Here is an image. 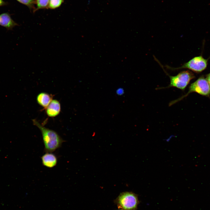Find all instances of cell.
I'll return each instance as SVG.
<instances>
[{
  "instance_id": "6da1fadb",
  "label": "cell",
  "mask_w": 210,
  "mask_h": 210,
  "mask_svg": "<svg viewBox=\"0 0 210 210\" xmlns=\"http://www.w3.org/2000/svg\"><path fill=\"white\" fill-rule=\"evenodd\" d=\"M32 122L41 132L46 153L55 151L65 141L56 132L45 127L36 119H33Z\"/></svg>"
},
{
  "instance_id": "7a4b0ae2",
  "label": "cell",
  "mask_w": 210,
  "mask_h": 210,
  "mask_svg": "<svg viewBox=\"0 0 210 210\" xmlns=\"http://www.w3.org/2000/svg\"><path fill=\"white\" fill-rule=\"evenodd\" d=\"M193 92L197 93L203 96L210 97V87L207 80L203 76L199 78L190 85L188 91L186 94L171 101L169 103V106H171L180 101L187 96L190 93Z\"/></svg>"
},
{
  "instance_id": "3957f363",
  "label": "cell",
  "mask_w": 210,
  "mask_h": 210,
  "mask_svg": "<svg viewBox=\"0 0 210 210\" xmlns=\"http://www.w3.org/2000/svg\"><path fill=\"white\" fill-rule=\"evenodd\" d=\"M114 202L119 209L123 210H136L139 203L137 195L129 192L121 193Z\"/></svg>"
},
{
  "instance_id": "277c9868",
  "label": "cell",
  "mask_w": 210,
  "mask_h": 210,
  "mask_svg": "<svg viewBox=\"0 0 210 210\" xmlns=\"http://www.w3.org/2000/svg\"><path fill=\"white\" fill-rule=\"evenodd\" d=\"M163 69L169 76L170 83L168 86L160 88L174 87L183 91L190 81L195 77L194 74L188 70L181 71L175 76H171L167 73Z\"/></svg>"
},
{
  "instance_id": "5b68a950",
  "label": "cell",
  "mask_w": 210,
  "mask_h": 210,
  "mask_svg": "<svg viewBox=\"0 0 210 210\" xmlns=\"http://www.w3.org/2000/svg\"><path fill=\"white\" fill-rule=\"evenodd\" d=\"M208 59L204 58L202 56L195 57L188 62L184 63L182 66L177 68H173L168 66L166 67L171 70H178L186 69L190 70L197 73H200L204 70L207 67Z\"/></svg>"
},
{
  "instance_id": "8992f818",
  "label": "cell",
  "mask_w": 210,
  "mask_h": 210,
  "mask_svg": "<svg viewBox=\"0 0 210 210\" xmlns=\"http://www.w3.org/2000/svg\"><path fill=\"white\" fill-rule=\"evenodd\" d=\"M61 104L57 100L53 99L51 101L45 109L47 115L50 117L57 116L61 111Z\"/></svg>"
},
{
  "instance_id": "52a82bcc",
  "label": "cell",
  "mask_w": 210,
  "mask_h": 210,
  "mask_svg": "<svg viewBox=\"0 0 210 210\" xmlns=\"http://www.w3.org/2000/svg\"><path fill=\"white\" fill-rule=\"evenodd\" d=\"M0 25L8 30H11L18 24L12 19L10 14L6 12L0 14Z\"/></svg>"
},
{
  "instance_id": "ba28073f",
  "label": "cell",
  "mask_w": 210,
  "mask_h": 210,
  "mask_svg": "<svg viewBox=\"0 0 210 210\" xmlns=\"http://www.w3.org/2000/svg\"><path fill=\"white\" fill-rule=\"evenodd\" d=\"M41 159L43 165L49 168L55 166L57 162V157L51 153H46L42 156Z\"/></svg>"
},
{
  "instance_id": "9c48e42d",
  "label": "cell",
  "mask_w": 210,
  "mask_h": 210,
  "mask_svg": "<svg viewBox=\"0 0 210 210\" xmlns=\"http://www.w3.org/2000/svg\"><path fill=\"white\" fill-rule=\"evenodd\" d=\"M53 95L45 92L38 94L36 97L38 103L45 109L52 100Z\"/></svg>"
},
{
  "instance_id": "30bf717a",
  "label": "cell",
  "mask_w": 210,
  "mask_h": 210,
  "mask_svg": "<svg viewBox=\"0 0 210 210\" xmlns=\"http://www.w3.org/2000/svg\"><path fill=\"white\" fill-rule=\"evenodd\" d=\"M50 0H36V8L34 12L37 10L48 7Z\"/></svg>"
},
{
  "instance_id": "8fae6325",
  "label": "cell",
  "mask_w": 210,
  "mask_h": 210,
  "mask_svg": "<svg viewBox=\"0 0 210 210\" xmlns=\"http://www.w3.org/2000/svg\"><path fill=\"white\" fill-rule=\"evenodd\" d=\"M19 2L27 6L30 9H33L34 12L35 9L34 5L35 4V0H16Z\"/></svg>"
},
{
  "instance_id": "7c38bea8",
  "label": "cell",
  "mask_w": 210,
  "mask_h": 210,
  "mask_svg": "<svg viewBox=\"0 0 210 210\" xmlns=\"http://www.w3.org/2000/svg\"><path fill=\"white\" fill-rule=\"evenodd\" d=\"M64 0H50L48 8L54 9L60 7L63 3Z\"/></svg>"
},
{
  "instance_id": "4fadbf2b",
  "label": "cell",
  "mask_w": 210,
  "mask_h": 210,
  "mask_svg": "<svg viewBox=\"0 0 210 210\" xmlns=\"http://www.w3.org/2000/svg\"><path fill=\"white\" fill-rule=\"evenodd\" d=\"M116 92V94L119 95H121L124 94V89L122 88H118Z\"/></svg>"
},
{
  "instance_id": "5bb4252c",
  "label": "cell",
  "mask_w": 210,
  "mask_h": 210,
  "mask_svg": "<svg viewBox=\"0 0 210 210\" xmlns=\"http://www.w3.org/2000/svg\"><path fill=\"white\" fill-rule=\"evenodd\" d=\"M8 4V3L5 2L3 0H0V6L7 5Z\"/></svg>"
},
{
  "instance_id": "9a60e30c",
  "label": "cell",
  "mask_w": 210,
  "mask_h": 210,
  "mask_svg": "<svg viewBox=\"0 0 210 210\" xmlns=\"http://www.w3.org/2000/svg\"><path fill=\"white\" fill-rule=\"evenodd\" d=\"M206 79L208 82L210 88V73L206 75Z\"/></svg>"
},
{
  "instance_id": "2e32d148",
  "label": "cell",
  "mask_w": 210,
  "mask_h": 210,
  "mask_svg": "<svg viewBox=\"0 0 210 210\" xmlns=\"http://www.w3.org/2000/svg\"><path fill=\"white\" fill-rule=\"evenodd\" d=\"M123 210L120 209H119V210Z\"/></svg>"
}]
</instances>
